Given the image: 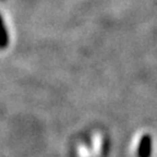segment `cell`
I'll return each instance as SVG.
<instances>
[{
    "mask_svg": "<svg viewBox=\"0 0 157 157\" xmlns=\"http://www.w3.org/2000/svg\"><path fill=\"white\" fill-rule=\"evenodd\" d=\"M7 33H6V29L3 27V23L2 20L0 17V48H3L7 45Z\"/></svg>",
    "mask_w": 157,
    "mask_h": 157,
    "instance_id": "1",
    "label": "cell"
}]
</instances>
